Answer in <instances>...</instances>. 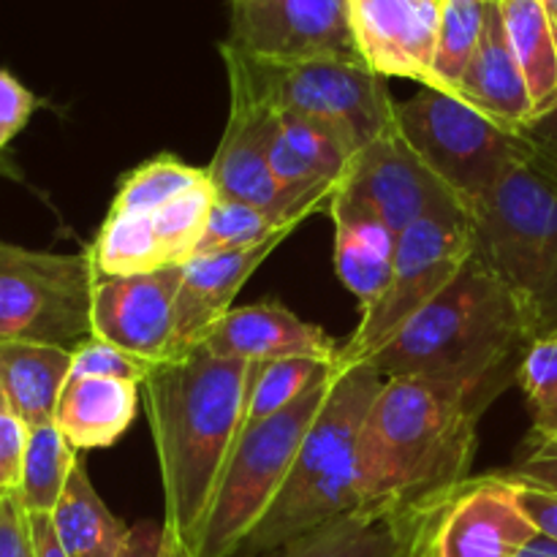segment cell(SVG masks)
Listing matches in <instances>:
<instances>
[{
    "mask_svg": "<svg viewBox=\"0 0 557 557\" xmlns=\"http://www.w3.org/2000/svg\"><path fill=\"white\" fill-rule=\"evenodd\" d=\"M250 362L201 346L156 364L141 384L163 487L169 549L190 557L245 430Z\"/></svg>",
    "mask_w": 557,
    "mask_h": 557,
    "instance_id": "cell-1",
    "label": "cell"
},
{
    "mask_svg": "<svg viewBox=\"0 0 557 557\" xmlns=\"http://www.w3.org/2000/svg\"><path fill=\"white\" fill-rule=\"evenodd\" d=\"M500 395L487 384L400 375L386 379L359 435L357 509L408 517L471 476L476 424Z\"/></svg>",
    "mask_w": 557,
    "mask_h": 557,
    "instance_id": "cell-2",
    "label": "cell"
},
{
    "mask_svg": "<svg viewBox=\"0 0 557 557\" xmlns=\"http://www.w3.org/2000/svg\"><path fill=\"white\" fill-rule=\"evenodd\" d=\"M536 337L525 308L482 259L471 256L460 275L370 359L384 379L487 384L504 392L517 381Z\"/></svg>",
    "mask_w": 557,
    "mask_h": 557,
    "instance_id": "cell-3",
    "label": "cell"
},
{
    "mask_svg": "<svg viewBox=\"0 0 557 557\" xmlns=\"http://www.w3.org/2000/svg\"><path fill=\"white\" fill-rule=\"evenodd\" d=\"M384 375L370 362L343 368L305 435L286 484L239 555L261 557L357 509L359 435Z\"/></svg>",
    "mask_w": 557,
    "mask_h": 557,
    "instance_id": "cell-4",
    "label": "cell"
},
{
    "mask_svg": "<svg viewBox=\"0 0 557 557\" xmlns=\"http://www.w3.org/2000/svg\"><path fill=\"white\" fill-rule=\"evenodd\" d=\"M473 256L525 308L533 330L557 324V180L522 161L473 205Z\"/></svg>",
    "mask_w": 557,
    "mask_h": 557,
    "instance_id": "cell-5",
    "label": "cell"
},
{
    "mask_svg": "<svg viewBox=\"0 0 557 557\" xmlns=\"http://www.w3.org/2000/svg\"><path fill=\"white\" fill-rule=\"evenodd\" d=\"M337 375L341 364L294 406L243 430L190 557L239 555L286 484L294 457L324 408Z\"/></svg>",
    "mask_w": 557,
    "mask_h": 557,
    "instance_id": "cell-6",
    "label": "cell"
},
{
    "mask_svg": "<svg viewBox=\"0 0 557 557\" xmlns=\"http://www.w3.org/2000/svg\"><path fill=\"white\" fill-rule=\"evenodd\" d=\"M223 60L239 65L277 112H294L335 131L354 152L397 123V103L384 76L362 58L259 60L221 44Z\"/></svg>",
    "mask_w": 557,
    "mask_h": 557,
    "instance_id": "cell-7",
    "label": "cell"
},
{
    "mask_svg": "<svg viewBox=\"0 0 557 557\" xmlns=\"http://www.w3.org/2000/svg\"><path fill=\"white\" fill-rule=\"evenodd\" d=\"M397 128L471 210L517 163L528 161L520 131L504 128L455 92L435 87L397 103Z\"/></svg>",
    "mask_w": 557,
    "mask_h": 557,
    "instance_id": "cell-8",
    "label": "cell"
},
{
    "mask_svg": "<svg viewBox=\"0 0 557 557\" xmlns=\"http://www.w3.org/2000/svg\"><path fill=\"white\" fill-rule=\"evenodd\" d=\"M473 256L471 210H441L419 218L397 234L395 270L384 297L362 310L357 330L341 343V364H364L422 313Z\"/></svg>",
    "mask_w": 557,
    "mask_h": 557,
    "instance_id": "cell-9",
    "label": "cell"
},
{
    "mask_svg": "<svg viewBox=\"0 0 557 557\" xmlns=\"http://www.w3.org/2000/svg\"><path fill=\"white\" fill-rule=\"evenodd\" d=\"M90 253H49L0 239V343L79 348L92 337Z\"/></svg>",
    "mask_w": 557,
    "mask_h": 557,
    "instance_id": "cell-10",
    "label": "cell"
},
{
    "mask_svg": "<svg viewBox=\"0 0 557 557\" xmlns=\"http://www.w3.org/2000/svg\"><path fill=\"white\" fill-rule=\"evenodd\" d=\"M536 533L509 473L468 476L406 517L403 557H517Z\"/></svg>",
    "mask_w": 557,
    "mask_h": 557,
    "instance_id": "cell-11",
    "label": "cell"
},
{
    "mask_svg": "<svg viewBox=\"0 0 557 557\" xmlns=\"http://www.w3.org/2000/svg\"><path fill=\"white\" fill-rule=\"evenodd\" d=\"M218 190L212 180L152 212H107L87 248L98 277H131L185 267L210 223Z\"/></svg>",
    "mask_w": 557,
    "mask_h": 557,
    "instance_id": "cell-12",
    "label": "cell"
},
{
    "mask_svg": "<svg viewBox=\"0 0 557 557\" xmlns=\"http://www.w3.org/2000/svg\"><path fill=\"white\" fill-rule=\"evenodd\" d=\"M341 190L373 210L395 234L430 212L471 210L400 134L397 123L357 152Z\"/></svg>",
    "mask_w": 557,
    "mask_h": 557,
    "instance_id": "cell-13",
    "label": "cell"
},
{
    "mask_svg": "<svg viewBox=\"0 0 557 557\" xmlns=\"http://www.w3.org/2000/svg\"><path fill=\"white\" fill-rule=\"evenodd\" d=\"M226 44L259 60L359 58L346 0H232Z\"/></svg>",
    "mask_w": 557,
    "mask_h": 557,
    "instance_id": "cell-14",
    "label": "cell"
},
{
    "mask_svg": "<svg viewBox=\"0 0 557 557\" xmlns=\"http://www.w3.org/2000/svg\"><path fill=\"white\" fill-rule=\"evenodd\" d=\"M180 281L183 267L131 277L96 275L92 337L150 364L172 359Z\"/></svg>",
    "mask_w": 557,
    "mask_h": 557,
    "instance_id": "cell-15",
    "label": "cell"
},
{
    "mask_svg": "<svg viewBox=\"0 0 557 557\" xmlns=\"http://www.w3.org/2000/svg\"><path fill=\"white\" fill-rule=\"evenodd\" d=\"M223 63L228 74V120L207 174L218 199L275 210L277 185L270 152L277 131V109L256 92L239 65L232 60Z\"/></svg>",
    "mask_w": 557,
    "mask_h": 557,
    "instance_id": "cell-16",
    "label": "cell"
},
{
    "mask_svg": "<svg viewBox=\"0 0 557 557\" xmlns=\"http://www.w3.org/2000/svg\"><path fill=\"white\" fill-rule=\"evenodd\" d=\"M357 152L332 128L294 112H277L270 166L277 185L275 212L286 223H305L330 205L348 177Z\"/></svg>",
    "mask_w": 557,
    "mask_h": 557,
    "instance_id": "cell-17",
    "label": "cell"
},
{
    "mask_svg": "<svg viewBox=\"0 0 557 557\" xmlns=\"http://www.w3.org/2000/svg\"><path fill=\"white\" fill-rule=\"evenodd\" d=\"M357 52L375 74L433 85L444 0H346Z\"/></svg>",
    "mask_w": 557,
    "mask_h": 557,
    "instance_id": "cell-18",
    "label": "cell"
},
{
    "mask_svg": "<svg viewBox=\"0 0 557 557\" xmlns=\"http://www.w3.org/2000/svg\"><path fill=\"white\" fill-rule=\"evenodd\" d=\"M205 346L215 357L243 362H275L294 357L341 362V343L335 337L275 302L232 308L207 335Z\"/></svg>",
    "mask_w": 557,
    "mask_h": 557,
    "instance_id": "cell-19",
    "label": "cell"
},
{
    "mask_svg": "<svg viewBox=\"0 0 557 557\" xmlns=\"http://www.w3.org/2000/svg\"><path fill=\"white\" fill-rule=\"evenodd\" d=\"M288 234L267 239L232 253L199 256L183 267L177 308H174V343L172 357L190 351L207 341L218 321L232 310L234 297L248 283V277L267 261V256L283 245Z\"/></svg>",
    "mask_w": 557,
    "mask_h": 557,
    "instance_id": "cell-20",
    "label": "cell"
},
{
    "mask_svg": "<svg viewBox=\"0 0 557 557\" xmlns=\"http://www.w3.org/2000/svg\"><path fill=\"white\" fill-rule=\"evenodd\" d=\"M455 96L511 131H520L536 114L525 76L511 52L500 0H487L484 5L482 41H479Z\"/></svg>",
    "mask_w": 557,
    "mask_h": 557,
    "instance_id": "cell-21",
    "label": "cell"
},
{
    "mask_svg": "<svg viewBox=\"0 0 557 557\" xmlns=\"http://www.w3.org/2000/svg\"><path fill=\"white\" fill-rule=\"evenodd\" d=\"M330 215L335 223L337 277L362 302V310L373 308L384 297L395 270L397 234L341 188L330 199Z\"/></svg>",
    "mask_w": 557,
    "mask_h": 557,
    "instance_id": "cell-22",
    "label": "cell"
},
{
    "mask_svg": "<svg viewBox=\"0 0 557 557\" xmlns=\"http://www.w3.org/2000/svg\"><path fill=\"white\" fill-rule=\"evenodd\" d=\"M141 386L128 381L69 375L54 408V428L76 451L117 444L139 411Z\"/></svg>",
    "mask_w": 557,
    "mask_h": 557,
    "instance_id": "cell-23",
    "label": "cell"
},
{
    "mask_svg": "<svg viewBox=\"0 0 557 557\" xmlns=\"http://www.w3.org/2000/svg\"><path fill=\"white\" fill-rule=\"evenodd\" d=\"M74 351L38 343H0V395L27 428L54 422Z\"/></svg>",
    "mask_w": 557,
    "mask_h": 557,
    "instance_id": "cell-24",
    "label": "cell"
},
{
    "mask_svg": "<svg viewBox=\"0 0 557 557\" xmlns=\"http://www.w3.org/2000/svg\"><path fill=\"white\" fill-rule=\"evenodd\" d=\"M403 553L406 517L381 509H354L261 557H403Z\"/></svg>",
    "mask_w": 557,
    "mask_h": 557,
    "instance_id": "cell-25",
    "label": "cell"
},
{
    "mask_svg": "<svg viewBox=\"0 0 557 557\" xmlns=\"http://www.w3.org/2000/svg\"><path fill=\"white\" fill-rule=\"evenodd\" d=\"M52 525L69 557H117L128 536V525L109 511L82 460L54 506Z\"/></svg>",
    "mask_w": 557,
    "mask_h": 557,
    "instance_id": "cell-26",
    "label": "cell"
},
{
    "mask_svg": "<svg viewBox=\"0 0 557 557\" xmlns=\"http://www.w3.org/2000/svg\"><path fill=\"white\" fill-rule=\"evenodd\" d=\"M511 52L520 63L536 114L557 103V38L539 0H500ZM533 114V117H536Z\"/></svg>",
    "mask_w": 557,
    "mask_h": 557,
    "instance_id": "cell-27",
    "label": "cell"
},
{
    "mask_svg": "<svg viewBox=\"0 0 557 557\" xmlns=\"http://www.w3.org/2000/svg\"><path fill=\"white\" fill-rule=\"evenodd\" d=\"M76 462H79V451L63 438L54 422L30 428L20 487L14 490L22 509L27 515H52Z\"/></svg>",
    "mask_w": 557,
    "mask_h": 557,
    "instance_id": "cell-28",
    "label": "cell"
},
{
    "mask_svg": "<svg viewBox=\"0 0 557 557\" xmlns=\"http://www.w3.org/2000/svg\"><path fill=\"white\" fill-rule=\"evenodd\" d=\"M341 362H315V359H275V362H250V395L245 428L275 417L294 406L315 384L335 373Z\"/></svg>",
    "mask_w": 557,
    "mask_h": 557,
    "instance_id": "cell-29",
    "label": "cell"
},
{
    "mask_svg": "<svg viewBox=\"0 0 557 557\" xmlns=\"http://www.w3.org/2000/svg\"><path fill=\"white\" fill-rule=\"evenodd\" d=\"M210 174L201 166H190V163L180 161L172 152H161V156L150 158V161L139 163L131 169L117 185L114 194L112 212H152L166 207L185 190L196 188V185L207 183Z\"/></svg>",
    "mask_w": 557,
    "mask_h": 557,
    "instance_id": "cell-30",
    "label": "cell"
},
{
    "mask_svg": "<svg viewBox=\"0 0 557 557\" xmlns=\"http://www.w3.org/2000/svg\"><path fill=\"white\" fill-rule=\"evenodd\" d=\"M484 5L487 0H444L441 3V27L430 87L444 92L457 90L479 41H482Z\"/></svg>",
    "mask_w": 557,
    "mask_h": 557,
    "instance_id": "cell-31",
    "label": "cell"
},
{
    "mask_svg": "<svg viewBox=\"0 0 557 557\" xmlns=\"http://www.w3.org/2000/svg\"><path fill=\"white\" fill-rule=\"evenodd\" d=\"M294 228H297V223H286L275 210L243 205V201L218 199L194 259L253 248V245L267 243V239L277 237V234H292Z\"/></svg>",
    "mask_w": 557,
    "mask_h": 557,
    "instance_id": "cell-32",
    "label": "cell"
},
{
    "mask_svg": "<svg viewBox=\"0 0 557 557\" xmlns=\"http://www.w3.org/2000/svg\"><path fill=\"white\" fill-rule=\"evenodd\" d=\"M517 384L531 411L533 435L547 444L557 435V324L533 337L517 370Z\"/></svg>",
    "mask_w": 557,
    "mask_h": 557,
    "instance_id": "cell-33",
    "label": "cell"
},
{
    "mask_svg": "<svg viewBox=\"0 0 557 557\" xmlns=\"http://www.w3.org/2000/svg\"><path fill=\"white\" fill-rule=\"evenodd\" d=\"M156 364L145 362L139 357L120 351V348L109 346V343L90 337L74 348V359H71V375L74 379H109V381H128V384L141 386L147 375L152 373Z\"/></svg>",
    "mask_w": 557,
    "mask_h": 557,
    "instance_id": "cell-34",
    "label": "cell"
},
{
    "mask_svg": "<svg viewBox=\"0 0 557 557\" xmlns=\"http://www.w3.org/2000/svg\"><path fill=\"white\" fill-rule=\"evenodd\" d=\"M36 109L38 98L11 71L0 69V158H5V147L25 131Z\"/></svg>",
    "mask_w": 557,
    "mask_h": 557,
    "instance_id": "cell-35",
    "label": "cell"
},
{
    "mask_svg": "<svg viewBox=\"0 0 557 557\" xmlns=\"http://www.w3.org/2000/svg\"><path fill=\"white\" fill-rule=\"evenodd\" d=\"M27 433H30V428L22 419H16L9 408L0 411V490H5V493H14L20 487Z\"/></svg>",
    "mask_w": 557,
    "mask_h": 557,
    "instance_id": "cell-36",
    "label": "cell"
},
{
    "mask_svg": "<svg viewBox=\"0 0 557 557\" xmlns=\"http://www.w3.org/2000/svg\"><path fill=\"white\" fill-rule=\"evenodd\" d=\"M520 136L528 147V161L557 180V103L549 112L528 120Z\"/></svg>",
    "mask_w": 557,
    "mask_h": 557,
    "instance_id": "cell-37",
    "label": "cell"
},
{
    "mask_svg": "<svg viewBox=\"0 0 557 557\" xmlns=\"http://www.w3.org/2000/svg\"><path fill=\"white\" fill-rule=\"evenodd\" d=\"M0 557H33L30 522L14 493L0 498Z\"/></svg>",
    "mask_w": 557,
    "mask_h": 557,
    "instance_id": "cell-38",
    "label": "cell"
},
{
    "mask_svg": "<svg viewBox=\"0 0 557 557\" xmlns=\"http://www.w3.org/2000/svg\"><path fill=\"white\" fill-rule=\"evenodd\" d=\"M517 484H520V504L522 509H525L528 520L533 522V528H536L542 536L557 542V490L539 487V484L528 482Z\"/></svg>",
    "mask_w": 557,
    "mask_h": 557,
    "instance_id": "cell-39",
    "label": "cell"
},
{
    "mask_svg": "<svg viewBox=\"0 0 557 557\" xmlns=\"http://www.w3.org/2000/svg\"><path fill=\"white\" fill-rule=\"evenodd\" d=\"M117 557H172L166 528L150 520L136 522L128 528V536H125Z\"/></svg>",
    "mask_w": 557,
    "mask_h": 557,
    "instance_id": "cell-40",
    "label": "cell"
},
{
    "mask_svg": "<svg viewBox=\"0 0 557 557\" xmlns=\"http://www.w3.org/2000/svg\"><path fill=\"white\" fill-rule=\"evenodd\" d=\"M506 473H509L511 479H517V482L557 490V455H553V451L533 449L525 460H520L511 471Z\"/></svg>",
    "mask_w": 557,
    "mask_h": 557,
    "instance_id": "cell-41",
    "label": "cell"
},
{
    "mask_svg": "<svg viewBox=\"0 0 557 557\" xmlns=\"http://www.w3.org/2000/svg\"><path fill=\"white\" fill-rule=\"evenodd\" d=\"M27 522H30L33 557H69L54 533L52 515H27Z\"/></svg>",
    "mask_w": 557,
    "mask_h": 557,
    "instance_id": "cell-42",
    "label": "cell"
},
{
    "mask_svg": "<svg viewBox=\"0 0 557 557\" xmlns=\"http://www.w3.org/2000/svg\"><path fill=\"white\" fill-rule=\"evenodd\" d=\"M517 557H557V542L536 533V536L531 539V544H528Z\"/></svg>",
    "mask_w": 557,
    "mask_h": 557,
    "instance_id": "cell-43",
    "label": "cell"
},
{
    "mask_svg": "<svg viewBox=\"0 0 557 557\" xmlns=\"http://www.w3.org/2000/svg\"><path fill=\"white\" fill-rule=\"evenodd\" d=\"M539 3H542L544 14H547L549 25H553V30H555V38H557V0H539Z\"/></svg>",
    "mask_w": 557,
    "mask_h": 557,
    "instance_id": "cell-44",
    "label": "cell"
},
{
    "mask_svg": "<svg viewBox=\"0 0 557 557\" xmlns=\"http://www.w3.org/2000/svg\"><path fill=\"white\" fill-rule=\"evenodd\" d=\"M536 449L542 451H553V455H557V435L553 441H547V444H536Z\"/></svg>",
    "mask_w": 557,
    "mask_h": 557,
    "instance_id": "cell-45",
    "label": "cell"
},
{
    "mask_svg": "<svg viewBox=\"0 0 557 557\" xmlns=\"http://www.w3.org/2000/svg\"><path fill=\"white\" fill-rule=\"evenodd\" d=\"M5 172H9V161L0 163V174H5Z\"/></svg>",
    "mask_w": 557,
    "mask_h": 557,
    "instance_id": "cell-46",
    "label": "cell"
},
{
    "mask_svg": "<svg viewBox=\"0 0 557 557\" xmlns=\"http://www.w3.org/2000/svg\"><path fill=\"white\" fill-rule=\"evenodd\" d=\"M5 408V400H3V395H0V411H3Z\"/></svg>",
    "mask_w": 557,
    "mask_h": 557,
    "instance_id": "cell-47",
    "label": "cell"
},
{
    "mask_svg": "<svg viewBox=\"0 0 557 557\" xmlns=\"http://www.w3.org/2000/svg\"><path fill=\"white\" fill-rule=\"evenodd\" d=\"M3 495H5V490H0V498H3Z\"/></svg>",
    "mask_w": 557,
    "mask_h": 557,
    "instance_id": "cell-48",
    "label": "cell"
},
{
    "mask_svg": "<svg viewBox=\"0 0 557 557\" xmlns=\"http://www.w3.org/2000/svg\"><path fill=\"white\" fill-rule=\"evenodd\" d=\"M5 161V158H0V163H3Z\"/></svg>",
    "mask_w": 557,
    "mask_h": 557,
    "instance_id": "cell-49",
    "label": "cell"
},
{
    "mask_svg": "<svg viewBox=\"0 0 557 557\" xmlns=\"http://www.w3.org/2000/svg\"><path fill=\"white\" fill-rule=\"evenodd\" d=\"M172 557H177V555H174V553H172Z\"/></svg>",
    "mask_w": 557,
    "mask_h": 557,
    "instance_id": "cell-50",
    "label": "cell"
}]
</instances>
